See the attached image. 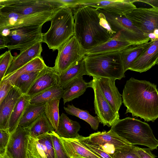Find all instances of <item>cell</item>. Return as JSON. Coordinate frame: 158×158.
<instances>
[{
	"label": "cell",
	"instance_id": "11",
	"mask_svg": "<svg viewBox=\"0 0 158 158\" xmlns=\"http://www.w3.org/2000/svg\"><path fill=\"white\" fill-rule=\"evenodd\" d=\"M90 142L94 145L110 155L118 152L133 147L110 129L108 131H98L88 137Z\"/></svg>",
	"mask_w": 158,
	"mask_h": 158
},
{
	"label": "cell",
	"instance_id": "4",
	"mask_svg": "<svg viewBox=\"0 0 158 158\" xmlns=\"http://www.w3.org/2000/svg\"><path fill=\"white\" fill-rule=\"evenodd\" d=\"M84 60L89 76L115 80L125 77L120 52L86 55Z\"/></svg>",
	"mask_w": 158,
	"mask_h": 158
},
{
	"label": "cell",
	"instance_id": "30",
	"mask_svg": "<svg viewBox=\"0 0 158 158\" xmlns=\"http://www.w3.org/2000/svg\"><path fill=\"white\" fill-rule=\"evenodd\" d=\"M64 89L59 85L52 87L30 98L29 103L32 104H40L56 99L62 98Z\"/></svg>",
	"mask_w": 158,
	"mask_h": 158
},
{
	"label": "cell",
	"instance_id": "25",
	"mask_svg": "<svg viewBox=\"0 0 158 158\" xmlns=\"http://www.w3.org/2000/svg\"><path fill=\"white\" fill-rule=\"evenodd\" d=\"M88 87H90V83L85 82L83 76L72 81L64 89L62 97L64 104L78 98L84 94Z\"/></svg>",
	"mask_w": 158,
	"mask_h": 158
},
{
	"label": "cell",
	"instance_id": "19",
	"mask_svg": "<svg viewBox=\"0 0 158 158\" xmlns=\"http://www.w3.org/2000/svg\"><path fill=\"white\" fill-rule=\"evenodd\" d=\"M14 87L0 103V129L8 130L9 119L17 102L23 95Z\"/></svg>",
	"mask_w": 158,
	"mask_h": 158
},
{
	"label": "cell",
	"instance_id": "34",
	"mask_svg": "<svg viewBox=\"0 0 158 158\" xmlns=\"http://www.w3.org/2000/svg\"><path fill=\"white\" fill-rule=\"evenodd\" d=\"M60 99H56L47 102L44 113L55 131L57 129L60 118L59 104Z\"/></svg>",
	"mask_w": 158,
	"mask_h": 158
},
{
	"label": "cell",
	"instance_id": "39",
	"mask_svg": "<svg viewBox=\"0 0 158 158\" xmlns=\"http://www.w3.org/2000/svg\"><path fill=\"white\" fill-rule=\"evenodd\" d=\"M14 57L10 51L8 50L0 56V79L1 81L5 77L7 70Z\"/></svg>",
	"mask_w": 158,
	"mask_h": 158
},
{
	"label": "cell",
	"instance_id": "10",
	"mask_svg": "<svg viewBox=\"0 0 158 158\" xmlns=\"http://www.w3.org/2000/svg\"><path fill=\"white\" fill-rule=\"evenodd\" d=\"M56 10L29 15L0 11V32L24 27L43 26L50 21Z\"/></svg>",
	"mask_w": 158,
	"mask_h": 158
},
{
	"label": "cell",
	"instance_id": "18",
	"mask_svg": "<svg viewBox=\"0 0 158 158\" xmlns=\"http://www.w3.org/2000/svg\"><path fill=\"white\" fill-rule=\"evenodd\" d=\"M158 60V39L152 41L129 70L142 73L154 66Z\"/></svg>",
	"mask_w": 158,
	"mask_h": 158
},
{
	"label": "cell",
	"instance_id": "35",
	"mask_svg": "<svg viewBox=\"0 0 158 158\" xmlns=\"http://www.w3.org/2000/svg\"><path fill=\"white\" fill-rule=\"evenodd\" d=\"M27 158H47L42 145L37 138L29 136Z\"/></svg>",
	"mask_w": 158,
	"mask_h": 158
},
{
	"label": "cell",
	"instance_id": "47",
	"mask_svg": "<svg viewBox=\"0 0 158 158\" xmlns=\"http://www.w3.org/2000/svg\"><path fill=\"white\" fill-rule=\"evenodd\" d=\"M148 36L151 41H153L158 39L156 35L154 33H151L148 35Z\"/></svg>",
	"mask_w": 158,
	"mask_h": 158
},
{
	"label": "cell",
	"instance_id": "22",
	"mask_svg": "<svg viewBox=\"0 0 158 158\" xmlns=\"http://www.w3.org/2000/svg\"><path fill=\"white\" fill-rule=\"evenodd\" d=\"M135 44L123 39L112 37L107 42L86 51V55L120 52Z\"/></svg>",
	"mask_w": 158,
	"mask_h": 158
},
{
	"label": "cell",
	"instance_id": "40",
	"mask_svg": "<svg viewBox=\"0 0 158 158\" xmlns=\"http://www.w3.org/2000/svg\"><path fill=\"white\" fill-rule=\"evenodd\" d=\"M10 135L8 130L0 129V156L5 155Z\"/></svg>",
	"mask_w": 158,
	"mask_h": 158
},
{
	"label": "cell",
	"instance_id": "7",
	"mask_svg": "<svg viewBox=\"0 0 158 158\" xmlns=\"http://www.w3.org/2000/svg\"><path fill=\"white\" fill-rule=\"evenodd\" d=\"M98 10L104 14L110 28L114 32L113 37H118L135 44L147 43L150 40L148 36L123 15L114 14Z\"/></svg>",
	"mask_w": 158,
	"mask_h": 158
},
{
	"label": "cell",
	"instance_id": "36",
	"mask_svg": "<svg viewBox=\"0 0 158 158\" xmlns=\"http://www.w3.org/2000/svg\"><path fill=\"white\" fill-rule=\"evenodd\" d=\"M51 133L44 134L36 138L44 149L47 158H55Z\"/></svg>",
	"mask_w": 158,
	"mask_h": 158
},
{
	"label": "cell",
	"instance_id": "28",
	"mask_svg": "<svg viewBox=\"0 0 158 158\" xmlns=\"http://www.w3.org/2000/svg\"><path fill=\"white\" fill-rule=\"evenodd\" d=\"M30 97L23 95L19 99L11 113L9 120L8 130L10 134L17 128L27 106L29 103Z\"/></svg>",
	"mask_w": 158,
	"mask_h": 158
},
{
	"label": "cell",
	"instance_id": "24",
	"mask_svg": "<svg viewBox=\"0 0 158 158\" xmlns=\"http://www.w3.org/2000/svg\"><path fill=\"white\" fill-rule=\"evenodd\" d=\"M153 41L132 45L120 52L124 72L142 55Z\"/></svg>",
	"mask_w": 158,
	"mask_h": 158
},
{
	"label": "cell",
	"instance_id": "32",
	"mask_svg": "<svg viewBox=\"0 0 158 158\" xmlns=\"http://www.w3.org/2000/svg\"><path fill=\"white\" fill-rule=\"evenodd\" d=\"M29 135L33 138L55 131L44 112L29 127Z\"/></svg>",
	"mask_w": 158,
	"mask_h": 158
},
{
	"label": "cell",
	"instance_id": "8",
	"mask_svg": "<svg viewBox=\"0 0 158 158\" xmlns=\"http://www.w3.org/2000/svg\"><path fill=\"white\" fill-rule=\"evenodd\" d=\"M42 25H33L10 30H4L0 34L9 40L6 48L9 50L17 49L21 52L39 42H43Z\"/></svg>",
	"mask_w": 158,
	"mask_h": 158
},
{
	"label": "cell",
	"instance_id": "23",
	"mask_svg": "<svg viewBox=\"0 0 158 158\" xmlns=\"http://www.w3.org/2000/svg\"><path fill=\"white\" fill-rule=\"evenodd\" d=\"M81 126L77 121L70 119L64 113L60 116L58 127L56 133L60 137L66 139H75L79 135L78 132Z\"/></svg>",
	"mask_w": 158,
	"mask_h": 158
},
{
	"label": "cell",
	"instance_id": "13",
	"mask_svg": "<svg viewBox=\"0 0 158 158\" xmlns=\"http://www.w3.org/2000/svg\"><path fill=\"white\" fill-rule=\"evenodd\" d=\"M94 93V105L95 113L103 126L111 127L119 119V113L111 108L100 90L94 77L89 82Z\"/></svg>",
	"mask_w": 158,
	"mask_h": 158
},
{
	"label": "cell",
	"instance_id": "26",
	"mask_svg": "<svg viewBox=\"0 0 158 158\" xmlns=\"http://www.w3.org/2000/svg\"><path fill=\"white\" fill-rule=\"evenodd\" d=\"M85 75H88L83 59L60 75L59 85L64 89L72 81Z\"/></svg>",
	"mask_w": 158,
	"mask_h": 158
},
{
	"label": "cell",
	"instance_id": "14",
	"mask_svg": "<svg viewBox=\"0 0 158 158\" xmlns=\"http://www.w3.org/2000/svg\"><path fill=\"white\" fill-rule=\"evenodd\" d=\"M29 128L19 125L10 135L5 155L8 158H27Z\"/></svg>",
	"mask_w": 158,
	"mask_h": 158
},
{
	"label": "cell",
	"instance_id": "49",
	"mask_svg": "<svg viewBox=\"0 0 158 158\" xmlns=\"http://www.w3.org/2000/svg\"><path fill=\"white\" fill-rule=\"evenodd\" d=\"M0 158H8L6 155L3 156H0Z\"/></svg>",
	"mask_w": 158,
	"mask_h": 158
},
{
	"label": "cell",
	"instance_id": "2",
	"mask_svg": "<svg viewBox=\"0 0 158 158\" xmlns=\"http://www.w3.org/2000/svg\"><path fill=\"white\" fill-rule=\"evenodd\" d=\"M122 97L127 108L125 114L147 122H154L158 118V92L154 84L131 77L126 82Z\"/></svg>",
	"mask_w": 158,
	"mask_h": 158
},
{
	"label": "cell",
	"instance_id": "31",
	"mask_svg": "<svg viewBox=\"0 0 158 158\" xmlns=\"http://www.w3.org/2000/svg\"><path fill=\"white\" fill-rule=\"evenodd\" d=\"M64 109L67 114L85 121L90 125L93 129L98 130L100 122L97 116L94 117L88 111L77 108L73 104H68L67 106L64 107Z\"/></svg>",
	"mask_w": 158,
	"mask_h": 158
},
{
	"label": "cell",
	"instance_id": "29",
	"mask_svg": "<svg viewBox=\"0 0 158 158\" xmlns=\"http://www.w3.org/2000/svg\"><path fill=\"white\" fill-rule=\"evenodd\" d=\"M46 66L41 57H37L13 73L5 76L2 80L8 81L12 83L21 75L40 71Z\"/></svg>",
	"mask_w": 158,
	"mask_h": 158
},
{
	"label": "cell",
	"instance_id": "12",
	"mask_svg": "<svg viewBox=\"0 0 158 158\" xmlns=\"http://www.w3.org/2000/svg\"><path fill=\"white\" fill-rule=\"evenodd\" d=\"M123 15L147 36L153 33L155 30L158 29V9L136 7Z\"/></svg>",
	"mask_w": 158,
	"mask_h": 158
},
{
	"label": "cell",
	"instance_id": "37",
	"mask_svg": "<svg viewBox=\"0 0 158 158\" xmlns=\"http://www.w3.org/2000/svg\"><path fill=\"white\" fill-rule=\"evenodd\" d=\"M55 153V158H70L67 154L59 139L55 131L51 133Z\"/></svg>",
	"mask_w": 158,
	"mask_h": 158
},
{
	"label": "cell",
	"instance_id": "38",
	"mask_svg": "<svg viewBox=\"0 0 158 158\" xmlns=\"http://www.w3.org/2000/svg\"><path fill=\"white\" fill-rule=\"evenodd\" d=\"M76 139L87 148L101 158H113L110 155L93 145L89 141L88 137L79 135Z\"/></svg>",
	"mask_w": 158,
	"mask_h": 158
},
{
	"label": "cell",
	"instance_id": "44",
	"mask_svg": "<svg viewBox=\"0 0 158 158\" xmlns=\"http://www.w3.org/2000/svg\"><path fill=\"white\" fill-rule=\"evenodd\" d=\"M62 4L64 6L68 7L71 9L75 8L80 6V0H57Z\"/></svg>",
	"mask_w": 158,
	"mask_h": 158
},
{
	"label": "cell",
	"instance_id": "50",
	"mask_svg": "<svg viewBox=\"0 0 158 158\" xmlns=\"http://www.w3.org/2000/svg\"><path fill=\"white\" fill-rule=\"evenodd\" d=\"M156 64H157V65H158V61H157V63H156Z\"/></svg>",
	"mask_w": 158,
	"mask_h": 158
},
{
	"label": "cell",
	"instance_id": "43",
	"mask_svg": "<svg viewBox=\"0 0 158 158\" xmlns=\"http://www.w3.org/2000/svg\"><path fill=\"white\" fill-rule=\"evenodd\" d=\"M135 149L140 158H156L148 148H142L135 146Z\"/></svg>",
	"mask_w": 158,
	"mask_h": 158
},
{
	"label": "cell",
	"instance_id": "3",
	"mask_svg": "<svg viewBox=\"0 0 158 158\" xmlns=\"http://www.w3.org/2000/svg\"><path fill=\"white\" fill-rule=\"evenodd\" d=\"M111 129L132 145L146 146L151 151L157 149L158 139L146 123L128 117L118 120Z\"/></svg>",
	"mask_w": 158,
	"mask_h": 158
},
{
	"label": "cell",
	"instance_id": "16",
	"mask_svg": "<svg viewBox=\"0 0 158 158\" xmlns=\"http://www.w3.org/2000/svg\"><path fill=\"white\" fill-rule=\"evenodd\" d=\"M59 81L60 75L54 67L46 66L40 71L26 95L31 98L52 87L59 85Z\"/></svg>",
	"mask_w": 158,
	"mask_h": 158
},
{
	"label": "cell",
	"instance_id": "51",
	"mask_svg": "<svg viewBox=\"0 0 158 158\" xmlns=\"http://www.w3.org/2000/svg\"><path fill=\"white\" fill-rule=\"evenodd\" d=\"M157 91H158V89H157Z\"/></svg>",
	"mask_w": 158,
	"mask_h": 158
},
{
	"label": "cell",
	"instance_id": "15",
	"mask_svg": "<svg viewBox=\"0 0 158 158\" xmlns=\"http://www.w3.org/2000/svg\"><path fill=\"white\" fill-rule=\"evenodd\" d=\"M81 5L102 10L111 14L119 15H123L136 8L131 0H80Z\"/></svg>",
	"mask_w": 158,
	"mask_h": 158
},
{
	"label": "cell",
	"instance_id": "33",
	"mask_svg": "<svg viewBox=\"0 0 158 158\" xmlns=\"http://www.w3.org/2000/svg\"><path fill=\"white\" fill-rule=\"evenodd\" d=\"M40 71L23 74L11 84L14 87L18 88L23 94L26 95L37 78Z\"/></svg>",
	"mask_w": 158,
	"mask_h": 158
},
{
	"label": "cell",
	"instance_id": "48",
	"mask_svg": "<svg viewBox=\"0 0 158 158\" xmlns=\"http://www.w3.org/2000/svg\"><path fill=\"white\" fill-rule=\"evenodd\" d=\"M153 33L156 35L158 39V29H156L154 30Z\"/></svg>",
	"mask_w": 158,
	"mask_h": 158
},
{
	"label": "cell",
	"instance_id": "46",
	"mask_svg": "<svg viewBox=\"0 0 158 158\" xmlns=\"http://www.w3.org/2000/svg\"><path fill=\"white\" fill-rule=\"evenodd\" d=\"M9 42V39L6 36L4 35L0 34V49L6 48L7 44Z\"/></svg>",
	"mask_w": 158,
	"mask_h": 158
},
{
	"label": "cell",
	"instance_id": "1",
	"mask_svg": "<svg viewBox=\"0 0 158 158\" xmlns=\"http://www.w3.org/2000/svg\"><path fill=\"white\" fill-rule=\"evenodd\" d=\"M73 17L74 35L86 51L108 41L114 34L98 9L81 5Z\"/></svg>",
	"mask_w": 158,
	"mask_h": 158
},
{
	"label": "cell",
	"instance_id": "9",
	"mask_svg": "<svg viewBox=\"0 0 158 158\" xmlns=\"http://www.w3.org/2000/svg\"><path fill=\"white\" fill-rule=\"evenodd\" d=\"M54 66L60 75L70 67L84 59L87 52L74 35L57 50Z\"/></svg>",
	"mask_w": 158,
	"mask_h": 158
},
{
	"label": "cell",
	"instance_id": "45",
	"mask_svg": "<svg viewBox=\"0 0 158 158\" xmlns=\"http://www.w3.org/2000/svg\"><path fill=\"white\" fill-rule=\"evenodd\" d=\"M132 2H142L151 6L152 7L158 9V0H132Z\"/></svg>",
	"mask_w": 158,
	"mask_h": 158
},
{
	"label": "cell",
	"instance_id": "17",
	"mask_svg": "<svg viewBox=\"0 0 158 158\" xmlns=\"http://www.w3.org/2000/svg\"><path fill=\"white\" fill-rule=\"evenodd\" d=\"M94 78L111 108L115 112L118 114L122 100L121 94L115 85L116 80L105 78Z\"/></svg>",
	"mask_w": 158,
	"mask_h": 158
},
{
	"label": "cell",
	"instance_id": "27",
	"mask_svg": "<svg viewBox=\"0 0 158 158\" xmlns=\"http://www.w3.org/2000/svg\"><path fill=\"white\" fill-rule=\"evenodd\" d=\"M46 104H32L29 103L19 125L24 128L30 127L44 112Z\"/></svg>",
	"mask_w": 158,
	"mask_h": 158
},
{
	"label": "cell",
	"instance_id": "42",
	"mask_svg": "<svg viewBox=\"0 0 158 158\" xmlns=\"http://www.w3.org/2000/svg\"><path fill=\"white\" fill-rule=\"evenodd\" d=\"M13 87L11 83L8 81H0V103Z\"/></svg>",
	"mask_w": 158,
	"mask_h": 158
},
{
	"label": "cell",
	"instance_id": "41",
	"mask_svg": "<svg viewBox=\"0 0 158 158\" xmlns=\"http://www.w3.org/2000/svg\"><path fill=\"white\" fill-rule=\"evenodd\" d=\"M135 145L117 152L113 156V158H140L135 149Z\"/></svg>",
	"mask_w": 158,
	"mask_h": 158
},
{
	"label": "cell",
	"instance_id": "20",
	"mask_svg": "<svg viewBox=\"0 0 158 158\" xmlns=\"http://www.w3.org/2000/svg\"><path fill=\"white\" fill-rule=\"evenodd\" d=\"M42 42H39L14 57L5 74H10L37 57H41Z\"/></svg>",
	"mask_w": 158,
	"mask_h": 158
},
{
	"label": "cell",
	"instance_id": "21",
	"mask_svg": "<svg viewBox=\"0 0 158 158\" xmlns=\"http://www.w3.org/2000/svg\"><path fill=\"white\" fill-rule=\"evenodd\" d=\"M59 139L70 158H101L87 148L76 138L66 139L59 137Z\"/></svg>",
	"mask_w": 158,
	"mask_h": 158
},
{
	"label": "cell",
	"instance_id": "6",
	"mask_svg": "<svg viewBox=\"0 0 158 158\" xmlns=\"http://www.w3.org/2000/svg\"><path fill=\"white\" fill-rule=\"evenodd\" d=\"M63 6L57 0H0V11L25 15L53 11Z\"/></svg>",
	"mask_w": 158,
	"mask_h": 158
},
{
	"label": "cell",
	"instance_id": "5",
	"mask_svg": "<svg viewBox=\"0 0 158 158\" xmlns=\"http://www.w3.org/2000/svg\"><path fill=\"white\" fill-rule=\"evenodd\" d=\"M50 21V28L43 34V42L54 51L74 35V19L72 9L64 6L60 8L54 12Z\"/></svg>",
	"mask_w": 158,
	"mask_h": 158
}]
</instances>
